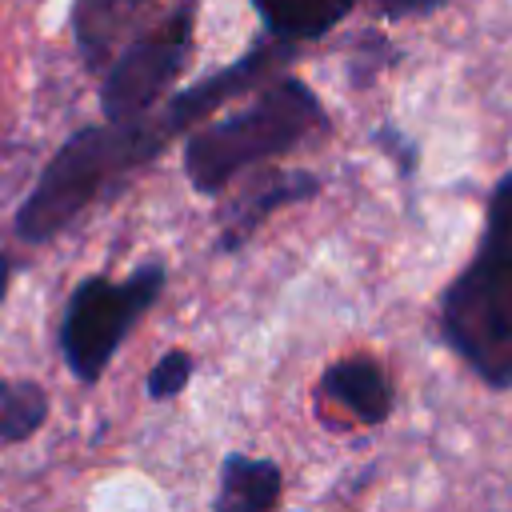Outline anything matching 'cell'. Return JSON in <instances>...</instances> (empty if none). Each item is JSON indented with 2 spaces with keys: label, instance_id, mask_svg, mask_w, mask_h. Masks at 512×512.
<instances>
[{
  "label": "cell",
  "instance_id": "3",
  "mask_svg": "<svg viewBox=\"0 0 512 512\" xmlns=\"http://www.w3.org/2000/svg\"><path fill=\"white\" fill-rule=\"evenodd\" d=\"M328 128V112L316 92L296 76H276L252 104L196 128L184 140V176L196 192H224L244 168L284 156Z\"/></svg>",
  "mask_w": 512,
  "mask_h": 512
},
{
  "label": "cell",
  "instance_id": "2",
  "mask_svg": "<svg viewBox=\"0 0 512 512\" xmlns=\"http://www.w3.org/2000/svg\"><path fill=\"white\" fill-rule=\"evenodd\" d=\"M440 336L484 384H512V176L492 188L480 248L440 296Z\"/></svg>",
  "mask_w": 512,
  "mask_h": 512
},
{
  "label": "cell",
  "instance_id": "1",
  "mask_svg": "<svg viewBox=\"0 0 512 512\" xmlns=\"http://www.w3.org/2000/svg\"><path fill=\"white\" fill-rule=\"evenodd\" d=\"M292 56V44L264 40L248 48L240 60L208 72L192 88L164 100L160 112H144L136 120H104L100 128H80L68 136L56 156L44 164L40 180L16 208V236L28 244H44L56 232H64L84 208H92L100 196L116 192L136 168L156 160L180 132H188L196 120L216 112L224 100L256 88L260 76H268L276 64Z\"/></svg>",
  "mask_w": 512,
  "mask_h": 512
},
{
  "label": "cell",
  "instance_id": "10",
  "mask_svg": "<svg viewBox=\"0 0 512 512\" xmlns=\"http://www.w3.org/2000/svg\"><path fill=\"white\" fill-rule=\"evenodd\" d=\"M248 4L256 8L264 32L284 44L316 40L356 8V0H248Z\"/></svg>",
  "mask_w": 512,
  "mask_h": 512
},
{
  "label": "cell",
  "instance_id": "6",
  "mask_svg": "<svg viewBox=\"0 0 512 512\" xmlns=\"http://www.w3.org/2000/svg\"><path fill=\"white\" fill-rule=\"evenodd\" d=\"M320 192V176L304 172V168H276L264 172L256 184H248L244 192H236L224 208H220V236H216V252H236L276 208H288L296 200H312Z\"/></svg>",
  "mask_w": 512,
  "mask_h": 512
},
{
  "label": "cell",
  "instance_id": "5",
  "mask_svg": "<svg viewBox=\"0 0 512 512\" xmlns=\"http://www.w3.org/2000/svg\"><path fill=\"white\" fill-rule=\"evenodd\" d=\"M196 12L200 0H176L156 24H148L124 48H116L100 80L104 120H136L152 112L156 100H168V88L192 60Z\"/></svg>",
  "mask_w": 512,
  "mask_h": 512
},
{
  "label": "cell",
  "instance_id": "7",
  "mask_svg": "<svg viewBox=\"0 0 512 512\" xmlns=\"http://www.w3.org/2000/svg\"><path fill=\"white\" fill-rule=\"evenodd\" d=\"M148 4L152 0H72L68 28H72V40H76L80 60L92 72L96 68H108V60L116 56L120 40L148 12Z\"/></svg>",
  "mask_w": 512,
  "mask_h": 512
},
{
  "label": "cell",
  "instance_id": "4",
  "mask_svg": "<svg viewBox=\"0 0 512 512\" xmlns=\"http://www.w3.org/2000/svg\"><path fill=\"white\" fill-rule=\"evenodd\" d=\"M164 280H168L164 264L148 260L136 272H128L124 280L96 272L72 288L56 340H60V356H64L68 372L80 384H96L108 372L128 328L160 300Z\"/></svg>",
  "mask_w": 512,
  "mask_h": 512
},
{
  "label": "cell",
  "instance_id": "13",
  "mask_svg": "<svg viewBox=\"0 0 512 512\" xmlns=\"http://www.w3.org/2000/svg\"><path fill=\"white\" fill-rule=\"evenodd\" d=\"M376 4H380V12H388V16H416V12L440 8L444 0H376Z\"/></svg>",
  "mask_w": 512,
  "mask_h": 512
},
{
  "label": "cell",
  "instance_id": "12",
  "mask_svg": "<svg viewBox=\"0 0 512 512\" xmlns=\"http://www.w3.org/2000/svg\"><path fill=\"white\" fill-rule=\"evenodd\" d=\"M192 372H196L192 352H184V348L164 352V356L152 364V372H148V396H152V400H172V396H180V392L188 388Z\"/></svg>",
  "mask_w": 512,
  "mask_h": 512
},
{
  "label": "cell",
  "instance_id": "14",
  "mask_svg": "<svg viewBox=\"0 0 512 512\" xmlns=\"http://www.w3.org/2000/svg\"><path fill=\"white\" fill-rule=\"evenodd\" d=\"M8 280H12V260L0 252V300H4V292H8Z\"/></svg>",
  "mask_w": 512,
  "mask_h": 512
},
{
  "label": "cell",
  "instance_id": "8",
  "mask_svg": "<svg viewBox=\"0 0 512 512\" xmlns=\"http://www.w3.org/2000/svg\"><path fill=\"white\" fill-rule=\"evenodd\" d=\"M320 396L340 404L344 412H352L360 424H380L392 412V384H388L384 368L368 356L336 360L320 376Z\"/></svg>",
  "mask_w": 512,
  "mask_h": 512
},
{
  "label": "cell",
  "instance_id": "11",
  "mask_svg": "<svg viewBox=\"0 0 512 512\" xmlns=\"http://www.w3.org/2000/svg\"><path fill=\"white\" fill-rule=\"evenodd\" d=\"M48 420V392L36 380H0V444H24Z\"/></svg>",
  "mask_w": 512,
  "mask_h": 512
},
{
  "label": "cell",
  "instance_id": "9",
  "mask_svg": "<svg viewBox=\"0 0 512 512\" xmlns=\"http://www.w3.org/2000/svg\"><path fill=\"white\" fill-rule=\"evenodd\" d=\"M280 488H284V476L272 460L228 452L220 464V488L212 496V508L216 512H264L280 504Z\"/></svg>",
  "mask_w": 512,
  "mask_h": 512
}]
</instances>
